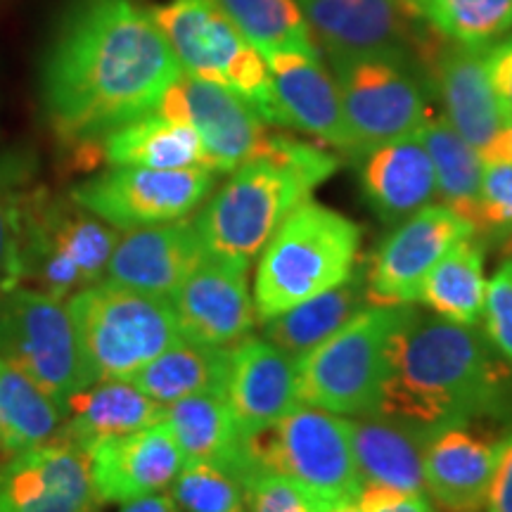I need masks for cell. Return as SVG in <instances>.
I'll return each mask as SVG.
<instances>
[{
    "instance_id": "obj_18",
    "label": "cell",
    "mask_w": 512,
    "mask_h": 512,
    "mask_svg": "<svg viewBox=\"0 0 512 512\" xmlns=\"http://www.w3.org/2000/svg\"><path fill=\"white\" fill-rule=\"evenodd\" d=\"M95 491L102 503L126 505L169 489L183 453L162 422L86 446Z\"/></svg>"
},
{
    "instance_id": "obj_1",
    "label": "cell",
    "mask_w": 512,
    "mask_h": 512,
    "mask_svg": "<svg viewBox=\"0 0 512 512\" xmlns=\"http://www.w3.org/2000/svg\"><path fill=\"white\" fill-rule=\"evenodd\" d=\"M181 74L138 0H69L43 60V112L62 143L93 150L114 128L155 112Z\"/></svg>"
},
{
    "instance_id": "obj_45",
    "label": "cell",
    "mask_w": 512,
    "mask_h": 512,
    "mask_svg": "<svg viewBox=\"0 0 512 512\" xmlns=\"http://www.w3.org/2000/svg\"><path fill=\"white\" fill-rule=\"evenodd\" d=\"M121 512H181V510H178V505L174 503L171 494L159 491V494H152V496L138 498V501L126 503Z\"/></svg>"
},
{
    "instance_id": "obj_13",
    "label": "cell",
    "mask_w": 512,
    "mask_h": 512,
    "mask_svg": "<svg viewBox=\"0 0 512 512\" xmlns=\"http://www.w3.org/2000/svg\"><path fill=\"white\" fill-rule=\"evenodd\" d=\"M475 235L472 223L446 204H427L396 223L366 264L370 306H413L437 261L458 240Z\"/></svg>"
},
{
    "instance_id": "obj_31",
    "label": "cell",
    "mask_w": 512,
    "mask_h": 512,
    "mask_svg": "<svg viewBox=\"0 0 512 512\" xmlns=\"http://www.w3.org/2000/svg\"><path fill=\"white\" fill-rule=\"evenodd\" d=\"M420 302L437 318L477 328L484 316V242L477 235L458 240L437 261L422 285Z\"/></svg>"
},
{
    "instance_id": "obj_39",
    "label": "cell",
    "mask_w": 512,
    "mask_h": 512,
    "mask_svg": "<svg viewBox=\"0 0 512 512\" xmlns=\"http://www.w3.org/2000/svg\"><path fill=\"white\" fill-rule=\"evenodd\" d=\"M249 512H311L290 479L273 470H252L242 479Z\"/></svg>"
},
{
    "instance_id": "obj_32",
    "label": "cell",
    "mask_w": 512,
    "mask_h": 512,
    "mask_svg": "<svg viewBox=\"0 0 512 512\" xmlns=\"http://www.w3.org/2000/svg\"><path fill=\"white\" fill-rule=\"evenodd\" d=\"M62 408L22 370L0 358V456L10 458L57 437Z\"/></svg>"
},
{
    "instance_id": "obj_38",
    "label": "cell",
    "mask_w": 512,
    "mask_h": 512,
    "mask_svg": "<svg viewBox=\"0 0 512 512\" xmlns=\"http://www.w3.org/2000/svg\"><path fill=\"white\" fill-rule=\"evenodd\" d=\"M484 335L512 366V256L496 268L486 283Z\"/></svg>"
},
{
    "instance_id": "obj_40",
    "label": "cell",
    "mask_w": 512,
    "mask_h": 512,
    "mask_svg": "<svg viewBox=\"0 0 512 512\" xmlns=\"http://www.w3.org/2000/svg\"><path fill=\"white\" fill-rule=\"evenodd\" d=\"M356 503L361 512H437L425 491H399L377 484H363Z\"/></svg>"
},
{
    "instance_id": "obj_15",
    "label": "cell",
    "mask_w": 512,
    "mask_h": 512,
    "mask_svg": "<svg viewBox=\"0 0 512 512\" xmlns=\"http://www.w3.org/2000/svg\"><path fill=\"white\" fill-rule=\"evenodd\" d=\"M86 448L53 437L0 465V512H100Z\"/></svg>"
},
{
    "instance_id": "obj_24",
    "label": "cell",
    "mask_w": 512,
    "mask_h": 512,
    "mask_svg": "<svg viewBox=\"0 0 512 512\" xmlns=\"http://www.w3.org/2000/svg\"><path fill=\"white\" fill-rule=\"evenodd\" d=\"M354 162L370 211L387 226L408 219L437 195L434 166L420 131L377 145Z\"/></svg>"
},
{
    "instance_id": "obj_41",
    "label": "cell",
    "mask_w": 512,
    "mask_h": 512,
    "mask_svg": "<svg viewBox=\"0 0 512 512\" xmlns=\"http://www.w3.org/2000/svg\"><path fill=\"white\" fill-rule=\"evenodd\" d=\"M484 62L496 98L501 102L503 112L508 114V119H512V34L486 46Z\"/></svg>"
},
{
    "instance_id": "obj_2",
    "label": "cell",
    "mask_w": 512,
    "mask_h": 512,
    "mask_svg": "<svg viewBox=\"0 0 512 512\" xmlns=\"http://www.w3.org/2000/svg\"><path fill=\"white\" fill-rule=\"evenodd\" d=\"M377 413L420 430L512 413V370L484 332L420 313L399 332Z\"/></svg>"
},
{
    "instance_id": "obj_36",
    "label": "cell",
    "mask_w": 512,
    "mask_h": 512,
    "mask_svg": "<svg viewBox=\"0 0 512 512\" xmlns=\"http://www.w3.org/2000/svg\"><path fill=\"white\" fill-rule=\"evenodd\" d=\"M171 498L181 512L245 510V489L240 479L211 463H183L171 482Z\"/></svg>"
},
{
    "instance_id": "obj_48",
    "label": "cell",
    "mask_w": 512,
    "mask_h": 512,
    "mask_svg": "<svg viewBox=\"0 0 512 512\" xmlns=\"http://www.w3.org/2000/svg\"><path fill=\"white\" fill-rule=\"evenodd\" d=\"M240 512H245V510H240Z\"/></svg>"
},
{
    "instance_id": "obj_26",
    "label": "cell",
    "mask_w": 512,
    "mask_h": 512,
    "mask_svg": "<svg viewBox=\"0 0 512 512\" xmlns=\"http://www.w3.org/2000/svg\"><path fill=\"white\" fill-rule=\"evenodd\" d=\"M164 411L166 406L140 392L133 382L98 380L62 403V427L57 437L86 448L100 439L157 425L164 420Z\"/></svg>"
},
{
    "instance_id": "obj_47",
    "label": "cell",
    "mask_w": 512,
    "mask_h": 512,
    "mask_svg": "<svg viewBox=\"0 0 512 512\" xmlns=\"http://www.w3.org/2000/svg\"><path fill=\"white\" fill-rule=\"evenodd\" d=\"M330 512H361V508H358V503H356V501H351V503H344V505H339V508L330 510Z\"/></svg>"
},
{
    "instance_id": "obj_19",
    "label": "cell",
    "mask_w": 512,
    "mask_h": 512,
    "mask_svg": "<svg viewBox=\"0 0 512 512\" xmlns=\"http://www.w3.org/2000/svg\"><path fill=\"white\" fill-rule=\"evenodd\" d=\"M264 60L280 126L309 133L320 143L354 157V140L344 119L335 76L328 74L320 55L273 53Z\"/></svg>"
},
{
    "instance_id": "obj_12",
    "label": "cell",
    "mask_w": 512,
    "mask_h": 512,
    "mask_svg": "<svg viewBox=\"0 0 512 512\" xmlns=\"http://www.w3.org/2000/svg\"><path fill=\"white\" fill-rule=\"evenodd\" d=\"M209 169L110 166L74 185L69 197L117 230H136L190 216L216 185Z\"/></svg>"
},
{
    "instance_id": "obj_16",
    "label": "cell",
    "mask_w": 512,
    "mask_h": 512,
    "mask_svg": "<svg viewBox=\"0 0 512 512\" xmlns=\"http://www.w3.org/2000/svg\"><path fill=\"white\" fill-rule=\"evenodd\" d=\"M169 302L188 342L230 349L252 335L256 309L245 261L207 254Z\"/></svg>"
},
{
    "instance_id": "obj_20",
    "label": "cell",
    "mask_w": 512,
    "mask_h": 512,
    "mask_svg": "<svg viewBox=\"0 0 512 512\" xmlns=\"http://www.w3.org/2000/svg\"><path fill=\"white\" fill-rule=\"evenodd\" d=\"M484 50L446 41L434 43L422 53L446 121L477 152L494 143L510 121L486 74Z\"/></svg>"
},
{
    "instance_id": "obj_35",
    "label": "cell",
    "mask_w": 512,
    "mask_h": 512,
    "mask_svg": "<svg viewBox=\"0 0 512 512\" xmlns=\"http://www.w3.org/2000/svg\"><path fill=\"white\" fill-rule=\"evenodd\" d=\"M418 19L446 41L486 48L512 34V0H418Z\"/></svg>"
},
{
    "instance_id": "obj_8",
    "label": "cell",
    "mask_w": 512,
    "mask_h": 512,
    "mask_svg": "<svg viewBox=\"0 0 512 512\" xmlns=\"http://www.w3.org/2000/svg\"><path fill=\"white\" fill-rule=\"evenodd\" d=\"M254 470L264 467L297 486L311 512H330L358 501V475L349 418L297 406L278 425L247 437Z\"/></svg>"
},
{
    "instance_id": "obj_17",
    "label": "cell",
    "mask_w": 512,
    "mask_h": 512,
    "mask_svg": "<svg viewBox=\"0 0 512 512\" xmlns=\"http://www.w3.org/2000/svg\"><path fill=\"white\" fill-rule=\"evenodd\" d=\"M501 439L482 422H458L427 432L422 477L430 501L444 512H482Z\"/></svg>"
},
{
    "instance_id": "obj_44",
    "label": "cell",
    "mask_w": 512,
    "mask_h": 512,
    "mask_svg": "<svg viewBox=\"0 0 512 512\" xmlns=\"http://www.w3.org/2000/svg\"><path fill=\"white\" fill-rule=\"evenodd\" d=\"M484 164H494V162H512V119L508 121V126L503 128L501 136H498L494 143L486 147L484 152H479Z\"/></svg>"
},
{
    "instance_id": "obj_7",
    "label": "cell",
    "mask_w": 512,
    "mask_h": 512,
    "mask_svg": "<svg viewBox=\"0 0 512 512\" xmlns=\"http://www.w3.org/2000/svg\"><path fill=\"white\" fill-rule=\"evenodd\" d=\"M67 306L95 382L128 380L183 339L169 299L107 278L74 292Z\"/></svg>"
},
{
    "instance_id": "obj_27",
    "label": "cell",
    "mask_w": 512,
    "mask_h": 512,
    "mask_svg": "<svg viewBox=\"0 0 512 512\" xmlns=\"http://www.w3.org/2000/svg\"><path fill=\"white\" fill-rule=\"evenodd\" d=\"M351 446L363 484L399 491H425L422 448L427 432L387 415L349 418Z\"/></svg>"
},
{
    "instance_id": "obj_4",
    "label": "cell",
    "mask_w": 512,
    "mask_h": 512,
    "mask_svg": "<svg viewBox=\"0 0 512 512\" xmlns=\"http://www.w3.org/2000/svg\"><path fill=\"white\" fill-rule=\"evenodd\" d=\"M12 278L29 287L69 299L105 278L121 230L79 207L72 197L46 188H12Z\"/></svg>"
},
{
    "instance_id": "obj_46",
    "label": "cell",
    "mask_w": 512,
    "mask_h": 512,
    "mask_svg": "<svg viewBox=\"0 0 512 512\" xmlns=\"http://www.w3.org/2000/svg\"><path fill=\"white\" fill-rule=\"evenodd\" d=\"M401 8L406 10V15L418 22V0H399Z\"/></svg>"
},
{
    "instance_id": "obj_30",
    "label": "cell",
    "mask_w": 512,
    "mask_h": 512,
    "mask_svg": "<svg viewBox=\"0 0 512 512\" xmlns=\"http://www.w3.org/2000/svg\"><path fill=\"white\" fill-rule=\"evenodd\" d=\"M230 349L207 347L188 339L174 344L150 361L143 370L128 377L140 392L162 406L195 394H226Z\"/></svg>"
},
{
    "instance_id": "obj_42",
    "label": "cell",
    "mask_w": 512,
    "mask_h": 512,
    "mask_svg": "<svg viewBox=\"0 0 512 512\" xmlns=\"http://www.w3.org/2000/svg\"><path fill=\"white\" fill-rule=\"evenodd\" d=\"M15 181L0 169V297L15 290L12 278V226H10V204Z\"/></svg>"
},
{
    "instance_id": "obj_11",
    "label": "cell",
    "mask_w": 512,
    "mask_h": 512,
    "mask_svg": "<svg viewBox=\"0 0 512 512\" xmlns=\"http://www.w3.org/2000/svg\"><path fill=\"white\" fill-rule=\"evenodd\" d=\"M347 119L354 157L389 140L418 133L427 117L425 88L406 60L387 55H363L330 60Z\"/></svg>"
},
{
    "instance_id": "obj_14",
    "label": "cell",
    "mask_w": 512,
    "mask_h": 512,
    "mask_svg": "<svg viewBox=\"0 0 512 512\" xmlns=\"http://www.w3.org/2000/svg\"><path fill=\"white\" fill-rule=\"evenodd\" d=\"M155 112L183 121L200 136L214 174H230L254 159L268 138V124L245 98L190 74L171 83Z\"/></svg>"
},
{
    "instance_id": "obj_43",
    "label": "cell",
    "mask_w": 512,
    "mask_h": 512,
    "mask_svg": "<svg viewBox=\"0 0 512 512\" xmlns=\"http://www.w3.org/2000/svg\"><path fill=\"white\" fill-rule=\"evenodd\" d=\"M486 512H512V434L501 439Z\"/></svg>"
},
{
    "instance_id": "obj_29",
    "label": "cell",
    "mask_w": 512,
    "mask_h": 512,
    "mask_svg": "<svg viewBox=\"0 0 512 512\" xmlns=\"http://www.w3.org/2000/svg\"><path fill=\"white\" fill-rule=\"evenodd\" d=\"M366 306V261H361L344 283L292 306L290 311L280 313V316L261 320L264 323V335L261 337L283 349L285 354L299 358L306 351L318 347L320 342H325L330 335H335L344 323H349Z\"/></svg>"
},
{
    "instance_id": "obj_22",
    "label": "cell",
    "mask_w": 512,
    "mask_h": 512,
    "mask_svg": "<svg viewBox=\"0 0 512 512\" xmlns=\"http://www.w3.org/2000/svg\"><path fill=\"white\" fill-rule=\"evenodd\" d=\"M207 254L195 221L185 216L119 235L105 278L136 292L169 299Z\"/></svg>"
},
{
    "instance_id": "obj_23",
    "label": "cell",
    "mask_w": 512,
    "mask_h": 512,
    "mask_svg": "<svg viewBox=\"0 0 512 512\" xmlns=\"http://www.w3.org/2000/svg\"><path fill=\"white\" fill-rule=\"evenodd\" d=\"M226 399L245 437L278 425L302 406L297 389V358L266 337L247 335L230 347Z\"/></svg>"
},
{
    "instance_id": "obj_37",
    "label": "cell",
    "mask_w": 512,
    "mask_h": 512,
    "mask_svg": "<svg viewBox=\"0 0 512 512\" xmlns=\"http://www.w3.org/2000/svg\"><path fill=\"white\" fill-rule=\"evenodd\" d=\"M472 228L484 245L512 240V162L484 164Z\"/></svg>"
},
{
    "instance_id": "obj_21",
    "label": "cell",
    "mask_w": 512,
    "mask_h": 512,
    "mask_svg": "<svg viewBox=\"0 0 512 512\" xmlns=\"http://www.w3.org/2000/svg\"><path fill=\"white\" fill-rule=\"evenodd\" d=\"M330 60L387 55L406 60L415 43L399 0H297Z\"/></svg>"
},
{
    "instance_id": "obj_9",
    "label": "cell",
    "mask_w": 512,
    "mask_h": 512,
    "mask_svg": "<svg viewBox=\"0 0 512 512\" xmlns=\"http://www.w3.org/2000/svg\"><path fill=\"white\" fill-rule=\"evenodd\" d=\"M183 74L238 93L271 126H280L266 60L247 43L216 0H166L152 8Z\"/></svg>"
},
{
    "instance_id": "obj_34",
    "label": "cell",
    "mask_w": 512,
    "mask_h": 512,
    "mask_svg": "<svg viewBox=\"0 0 512 512\" xmlns=\"http://www.w3.org/2000/svg\"><path fill=\"white\" fill-rule=\"evenodd\" d=\"M242 38L259 50L273 53L318 55L309 24L297 0H216Z\"/></svg>"
},
{
    "instance_id": "obj_28",
    "label": "cell",
    "mask_w": 512,
    "mask_h": 512,
    "mask_svg": "<svg viewBox=\"0 0 512 512\" xmlns=\"http://www.w3.org/2000/svg\"><path fill=\"white\" fill-rule=\"evenodd\" d=\"M93 150H98L102 162L110 166L209 169L200 136L183 121L157 112L114 128Z\"/></svg>"
},
{
    "instance_id": "obj_5",
    "label": "cell",
    "mask_w": 512,
    "mask_h": 512,
    "mask_svg": "<svg viewBox=\"0 0 512 512\" xmlns=\"http://www.w3.org/2000/svg\"><path fill=\"white\" fill-rule=\"evenodd\" d=\"M363 230L356 221L306 200L292 211L259 252L254 309L259 320L332 290L361 264Z\"/></svg>"
},
{
    "instance_id": "obj_3",
    "label": "cell",
    "mask_w": 512,
    "mask_h": 512,
    "mask_svg": "<svg viewBox=\"0 0 512 512\" xmlns=\"http://www.w3.org/2000/svg\"><path fill=\"white\" fill-rule=\"evenodd\" d=\"M337 169L339 159L323 147L268 133L259 155L230 171L192 219L204 249L249 264L280 223Z\"/></svg>"
},
{
    "instance_id": "obj_33",
    "label": "cell",
    "mask_w": 512,
    "mask_h": 512,
    "mask_svg": "<svg viewBox=\"0 0 512 512\" xmlns=\"http://www.w3.org/2000/svg\"><path fill=\"white\" fill-rule=\"evenodd\" d=\"M420 138L430 152L441 204L472 223L484 171L479 152L448 124L444 114L441 117L430 114L420 128Z\"/></svg>"
},
{
    "instance_id": "obj_10",
    "label": "cell",
    "mask_w": 512,
    "mask_h": 512,
    "mask_svg": "<svg viewBox=\"0 0 512 512\" xmlns=\"http://www.w3.org/2000/svg\"><path fill=\"white\" fill-rule=\"evenodd\" d=\"M0 358L22 370L60 408L95 382L83 361L67 299L29 287L0 297Z\"/></svg>"
},
{
    "instance_id": "obj_6",
    "label": "cell",
    "mask_w": 512,
    "mask_h": 512,
    "mask_svg": "<svg viewBox=\"0 0 512 512\" xmlns=\"http://www.w3.org/2000/svg\"><path fill=\"white\" fill-rule=\"evenodd\" d=\"M418 316L413 306H366L335 335L297 358L299 403L358 418L377 413L399 332Z\"/></svg>"
},
{
    "instance_id": "obj_25",
    "label": "cell",
    "mask_w": 512,
    "mask_h": 512,
    "mask_svg": "<svg viewBox=\"0 0 512 512\" xmlns=\"http://www.w3.org/2000/svg\"><path fill=\"white\" fill-rule=\"evenodd\" d=\"M164 425L174 434L183 463H211L245 479L254 470L247 453V437L226 394H195L169 403Z\"/></svg>"
}]
</instances>
